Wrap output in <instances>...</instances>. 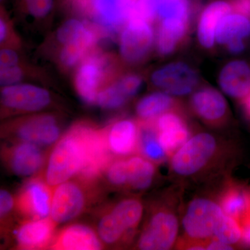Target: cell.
<instances>
[{
  "label": "cell",
  "instance_id": "cell-19",
  "mask_svg": "<svg viewBox=\"0 0 250 250\" xmlns=\"http://www.w3.org/2000/svg\"><path fill=\"white\" fill-rule=\"evenodd\" d=\"M134 0H92V11L96 24L112 34L129 21Z\"/></svg>",
  "mask_w": 250,
  "mask_h": 250
},
{
  "label": "cell",
  "instance_id": "cell-42",
  "mask_svg": "<svg viewBox=\"0 0 250 250\" xmlns=\"http://www.w3.org/2000/svg\"><path fill=\"white\" fill-rule=\"evenodd\" d=\"M7 33V28H6V23L2 19L0 21V40L1 42L4 41Z\"/></svg>",
  "mask_w": 250,
  "mask_h": 250
},
{
  "label": "cell",
  "instance_id": "cell-26",
  "mask_svg": "<svg viewBox=\"0 0 250 250\" xmlns=\"http://www.w3.org/2000/svg\"><path fill=\"white\" fill-rule=\"evenodd\" d=\"M250 37V18L235 13L224 16L215 31V40L221 45L233 41H244Z\"/></svg>",
  "mask_w": 250,
  "mask_h": 250
},
{
  "label": "cell",
  "instance_id": "cell-38",
  "mask_svg": "<svg viewBox=\"0 0 250 250\" xmlns=\"http://www.w3.org/2000/svg\"><path fill=\"white\" fill-rule=\"evenodd\" d=\"M242 230L241 241L250 248V208L239 222Z\"/></svg>",
  "mask_w": 250,
  "mask_h": 250
},
{
  "label": "cell",
  "instance_id": "cell-22",
  "mask_svg": "<svg viewBox=\"0 0 250 250\" xmlns=\"http://www.w3.org/2000/svg\"><path fill=\"white\" fill-rule=\"evenodd\" d=\"M222 90L231 98L242 100L250 93V65L235 60L224 66L219 75Z\"/></svg>",
  "mask_w": 250,
  "mask_h": 250
},
{
  "label": "cell",
  "instance_id": "cell-17",
  "mask_svg": "<svg viewBox=\"0 0 250 250\" xmlns=\"http://www.w3.org/2000/svg\"><path fill=\"white\" fill-rule=\"evenodd\" d=\"M190 105L194 113L205 123L218 126L226 120L228 106L226 100L220 92L205 87L197 90L192 95Z\"/></svg>",
  "mask_w": 250,
  "mask_h": 250
},
{
  "label": "cell",
  "instance_id": "cell-36",
  "mask_svg": "<svg viewBox=\"0 0 250 250\" xmlns=\"http://www.w3.org/2000/svg\"><path fill=\"white\" fill-rule=\"evenodd\" d=\"M14 200L12 195L7 190H1L0 192V214L1 218H4L14 208Z\"/></svg>",
  "mask_w": 250,
  "mask_h": 250
},
{
  "label": "cell",
  "instance_id": "cell-41",
  "mask_svg": "<svg viewBox=\"0 0 250 250\" xmlns=\"http://www.w3.org/2000/svg\"><path fill=\"white\" fill-rule=\"evenodd\" d=\"M241 104L244 113L250 119V93L247 95L246 98L242 99Z\"/></svg>",
  "mask_w": 250,
  "mask_h": 250
},
{
  "label": "cell",
  "instance_id": "cell-3",
  "mask_svg": "<svg viewBox=\"0 0 250 250\" xmlns=\"http://www.w3.org/2000/svg\"><path fill=\"white\" fill-rule=\"evenodd\" d=\"M143 213V206L139 199L129 197L121 200L99 220V237L108 245L131 239Z\"/></svg>",
  "mask_w": 250,
  "mask_h": 250
},
{
  "label": "cell",
  "instance_id": "cell-28",
  "mask_svg": "<svg viewBox=\"0 0 250 250\" xmlns=\"http://www.w3.org/2000/svg\"><path fill=\"white\" fill-rule=\"evenodd\" d=\"M177 103L167 93L156 92L141 99L136 106L137 116L143 121H152L166 112L175 110Z\"/></svg>",
  "mask_w": 250,
  "mask_h": 250
},
{
  "label": "cell",
  "instance_id": "cell-31",
  "mask_svg": "<svg viewBox=\"0 0 250 250\" xmlns=\"http://www.w3.org/2000/svg\"><path fill=\"white\" fill-rule=\"evenodd\" d=\"M213 238L231 246L237 244L242 240V230L239 223L231 217L225 215Z\"/></svg>",
  "mask_w": 250,
  "mask_h": 250
},
{
  "label": "cell",
  "instance_id": "cell-32",
  "mask_svg": "<svg viewBox=\"0 0 250 250\" xmlns=\"http://www.w3.org/2000/svg\"><path fill=\"white\" fill-rule=\"evenodd\" d=\"M86 24L76 19H70L62 24L57 31V38L64 45L78 41L83 35Z\"/></svg>",
  "mask_w": 250,
  "mask_h": 250
},
{
  "label": "cell",
  "instance_id": "cell-11",
  "mask_svg": "<svg viewBox=\"0 0 250 250\" xmlns=\"http://www.w3.org/2000/svg\"><path fill=\"white\" fill-rule=\"evenodd\" d=\"M84 164L78 175L81 181L91 183L111 163V152L106 144L104 131L87 126Z\"/></svg>",
  "mask_w": 250,
  "mask_h": 250
},
{
  "label": "cell",
  "instance_id": "cell-18",
  "mask_svg": "<svg viewBox=\"0 0 250 250\" xmlns=\"http://www.w3.org/2000/svg\"><path fill=\"white\" fill-rule=\"evenodd\" d=\"M57 223L48 217L43 219H30L20 225L16 231L18 248L22 250L42 249L54 240Z\"/></svg>",
  "mask_w": 250,
  "mask_h": 250
},
{
  "label": "cell",
  "instance_id": "cell-40",
  "mask_svg": "<svg viewBox=\"0 0 250 250\" xmlns=\"http://www.w3.org/2000/svg\"><path fill=\"white\" fill-rule=\"evenodd\" d=\"M233 246L213 238L207 242L206 250H233Z\"/></svg>",
  "mask_w": 250,
  "mask_h": 250
},
{
  "label": "cell",
  "instance_id": "cell-35",
  "mask_svg": "<svg viewBox=\"0 0 250 250\" xmlns=\"http://www.w3.org/2000/svg\"><path fill=\"white\" fill-rule=\"evenodd\" d=\"M22 77L21 67L13 66L1 68L0 71V84L1 86H9L16 84Z\"/></svg>",
  "mask_w": 250,
  "mask_h": 250
},
{
  "label": "cell",
  "instance_id": "cell-4",
  "mask_svg": "<svg viewBox=\"0 0 250 250\" xmlns=\"http://www.w3.org/2000/svg\"><path fill=\"white\" fill-rule=\"evenodd\" d=\"M220 205L206 197H197L187 205L182 218L184 239L207 242L214 238L215 233L225 218Z\"/></svg>",
  "mask_w": 250,
  "mask_h": 250
},
{
  "label": "cell",
  "instance_id": "cell-14",
  "mask_svg": "<svg viewBox=\"0 0 250 250\" xmlns=\"http://www.w3.org/2000/svg\"><path fill=\"white\" fill-rule=\"evenodd\" d=\"M4 159L9 170L20 177L36 174L45 163V155L40 146L22 141H17L5 149Z\"/></svg>",
  "mask_w": 250,
  "mask_h": 250
},
{
  "label": "cell",
  "instance_id": "cell-27",
  "mask_svg": "<svg viewBox=\"0 0 250 250\" xmlns=\"http://www.w3.org/2000/svg\"><path fill=\"white\" fill-rule=\"evenodd\" d=\"M188 21L176 18L163 19L156 36V49L161 55L175 50L187 34Z\"/></svg>",
  "mask_w": 250,
  "mask_h": 250
},
{
  "label": "cell",
  "instance_id": "cell-8",
  "mask_svg": "<svg viewBox=\"0 0 250 250\" xmlns=\"http://www.w3.org/2000/svg\"><path fill=\"white\" fill-rule=\"evenodd\" d=\"M85 205L86 196L80 184L67 181L54 188L51 218L57 224L66 223L81 214Z\"/></svg>",
  "mask_w": 250,
  "mask_h": 250
},
{
  "label": "cell",
  "instance_id": "cell-39",
  "mask_svg": "<svg viewBox=\"0 0 250 250\" xmlns=\"http://www.w3.org/2000/svg\"><path fill=\"white\" fill-rule=\"evenodd\" d=\"M231 5L236 13L250 18V0H232Z\"/></svg>",
  "mask_w": 250,
  "mask_h": 250
},
{
  "label": "cell",
  "instance_id": "cell-29",
  "mask_svg": "<svg viewBox=\"0 0 250 250\" xmlns=\"http://www.w3.org/2000/svg\"><path fill=\"white\" fill-rule=\"evenodd\" d=\"M139 152L156 164L164 162L169 157L161 145L154 121H143L140 126Z\"/></svg>",
  "mask_w": 250,
  "mask_h": 250
},
{
  "label": "cell",
  "instance_id": "cell-20",
  "mask_svg": "<svg viewBox=\"0 0 250 250\" xmlns=\"http://www.w3.org/2000/svg\"><path fill=\"white\" fill-rule=\"evenodd\" d=\"M104 133L111 153L127 156L139 152L140 126L132 120H120L111 125Z\"/></svg>",
  "mask_w": 250,
  "mask_h": 250
},
{
  "label": "cell",
  "instance_id": "cell-6",
  "mask_svg": "<svg viewBox=\"0 0 250 250\" xmlns=\"http://www.w3.org/2000/svg\"><path fill=\"white\" fill-rule=\"evenodd\" d=\"M155 174L154 163L143 156L118 159L110 163L106 169V178L112 185L135 190L150 187Z\"/></svg>",
  "mask_w": 250,
  "mask_h": 250
},
{
  "label": "cell",
  "instance_id": "cell-21",
  "mask_svg": "<svg viewBox=\"0 0 250 250\" xmlns=\"http://www.w3.org/2000/svg\"><path fill=\"white\" fill-rule=\"evenodd\" d=\"M98 233L83 225H72L62 230L51 243L52 250H97L103 248Z\"/></svg>",
  "mask_w": 250,
  "mask_h": 250
},
{
  "label": "cell",
  "instance_id": "cell-10",
  "mask_svg": "<svg viewBox=\"0 0 250 250\" xmlns=\"http://www.w3.org/2000/svg\"><path fill=\"white\" fill-rule=\"evenodd\" d=\"M153 84L171 95L183 96L191 93L198 82L197 72L184 62L167 64L151 77Z\"/></svg>",
  "mask_w": 250,
  "mask_h": 250
},
{
  "label": "cell",
  "instance_id": "cell-2",
  "mask_svg": "<svg viewBox=\"0 0 250 250\" xmlns=\"http://www.w3.org/2000/svg\"><path fill=\"white\" fill-rule=\"evenodd\" d=\"M86 125H77L54 146L45 171V182L57 187L78 174L84 164Z\"/></svg>",
  "mask_w": 250,
  "mask_h": 250
},
{
  "label": "cell",
  "instance_id": "cell-43",
  "mask_svg": "<svg viewBox=\"0 0 250 250\" xmlns=\"http://www.w3.org/2000/svg\"></svg>",
  "mask_w": 250,
  "mask_h": 250
},
{
  "label": "cell",
  "instance_id": "cell-1",
  "mask_svg": "<svg viewBox=\"0 0 250 250\" xmlns=\"http://www.w3.org/2000/svg\"><path fill=\"white\" fill-rule=\"evenodd\" d=\"M223 146L210 133L193 135L171 156L170 172L176 178H198L218 164Z\"/></svg>",
  "mask_w": 250,
  "mask_h": 250
},
{
  "label": "cell",
  "instance_id": "cell-16",
  "mask_svg": "<svg viewBox=\"0 0 250 250\" xmlns=\"http://www.w3.org/2000/svg\"><path fill=\"white\" fill-rule=\"evenodd\" d=\"M1 103L6 107L23 111H37L50 103V95L44 88L30 84L5 86L1 92Z\"/></svg>",
  "mask_w": 250,
  "mask_h": 250
},
{
  "label": "cell",
  "instance_id": "cell-12",
  "mask_svg": "<svg viewBox=\"0 0 250 250\" xmlns=\"http://www.w3.org/2000/svg\"><path fill=\"white\" fill-rule=\"evenodd\" d=\"M11 134L17 141L33 143L41 147L55 143L60 136V129L53 116L40 115L16 125Z\"/></svg>",
  "mask_w": 250,
  "mask_h": 250
},
{
  "label": "cell",
  "instance_id": "cell-7",
  "mask_svg": "<svg viewBox=\"0 0 250 250\" xmlns=\"http://www.w3.org/2000/svg\"><path fill=\"white\" fill-rule=\"evenodd\" d=\"M154 34L149 22L143 20H129L120 38V52L125 62H141L152 48Z\"/></svg>",
  "mask_w": 250,
  "mask_h": 250
},
{
  "label": "cell",
  "instance_id": "cell-24",
  "mask_svg": "<svg viewBox=\"0 0 250 250\" xmlns=\"http://www.w3.org/2000/svg\"><path fill=\"white\" fill-rule=\"evenodd\" d=\"M231 4L223 1H213L204 9L197 27L199 42L205 48L210 49L214 45L215 31L220 20L231 13Z\"/></svg>",
  "mask_w": 250,
  "mask_h": 250
},
{
  "label": "cell",
  "instance_id": "cell-30",
  "mask_svg": "<svg viewBox=\"0 0 250 250\" xmlns=\"http://www.w3.org/2000/svg\"><path fill=\"white\" fill-rule=\"evenodd\" d=\"M157 15L163 19L177 18L188 21L189 9L187 0H155Z\"/></svg>",
  "mask_w": 250,
  "mask_h": 250
},
{
  "label": "cell",
  "instance_id": "cell-34",
  "mask_svg": "<svg viewBox=\"0 0 250 250\" xmlns=\"http://www.w3.org/2000/svg\"><path fill=\"white\" fill-rule=\"evenodd\" d=\"M29 14L36 18H42L53 6V0H27Z\"/></svg>",
  "mask_w": 250,
  "mask_h": 250
},
{
  "label": "cell",
  "instance_id": "cell-15",
  "mask_svg": "<svg viewBox=\"0 0 250 250\" xmlns=\"http://www.w3.org/2000/svg\"><path fill=\"white\" fill-rule=\"evenodd\" d=\"M154 123L161 145L169 157L191 137V131L187 121L176 109L158 117Z\"/></svg>",
  "mask_w": 250,
  "mask_h": 250
},
{
  "label": "cell",
  "instance_id": "cell-23",
  "mask_svg": "<svg viewBox=\"0 0 250 250\" xmlns=\"http://www.w3.org/2000/svg\"><path fill=\"white\" fill-rule=\"evenodd\" d=\"M142 82V78L134 74L122 77L113 84L99 93L96 103L106 109L123 107L139 91Z\"/></svg>",
  "mask_w": 250,
  "mask_h": 250
},
{
  "label": "cell",
  "instance_id": "cell-25",
  "mask_svg": "<svg viewBox=\"0 0 250 250\" xmlns=\"http://www.w3.org/2000/svg\"><path fill=\"white\" fill-rule=\"evenodd\" d=\"M219 205L225 214L239 223L250 208V190L236 182H228L220 193Z\"/></svg>",
  "mask_w": 250,
  "mask_h": 250
},
{
  "label": "cell",
  "instance_id": "cell-13",
  "mask_svg": "<svg viewBox=\"0 0 250 250\" xmlns=\"http://www.w3.org/2000/svg\"><path fill=\"white\" fill-rule=\"evenodd\" d=\"M108 68V62L103 55L92 56L81 64L75 76V88L83 101L97 103L98 90Z\"/></svg>",
  "mask_w": 250,
  "mask_h": 250
},
{
  "label": "cell",
  "instance_id": "cell-33",
  "mask_svg": "<svg viewBox=\"0 0 250 250\" xmlns=\"http://www.w3.org/2000/svg\"><path fill=\"white\" fill-rule=\"evenodd\" d=\"M156 16L158 15L155 0H136L131 4L129 20L136 18L149 22Z\"/></svg>",
  "mask_w": 250,
  "mask_h": 250
},
{
  "label": "cell",
  "instance_id": "cell-5",
  "mask_svg": "<svg viewBox=\"0 0 250 250\" xmlns=\"http://www.w3.org/2000/svg\"><path fill=\"white\" fill-rule=\"evenodd\" d=\"M179 228L176 208L170 203L156 206L149 215L137 242L138 249H172L177 241Z\"/></svg>",
  "mask_w": 250,
  "mask_h": 250
},
{
  "label": "cell",
  "instance_id": "cell-37",
  "mask_svg": "<svg viewBox=\"0 0 250 250\" xmlns=\"http://www.w3.org/2000/svg\"><path fill=\"white\" fill-rule=\"evenodd\" d=\"M18 62V54L9 49H3L0 52V67L5 68L16 66Z\"/></svg>",
  "mask_w": 250,
  "mask_h": 250
},
{
  "label": "cell",
  "instance_id": "cell-9",
  "mask_svg": "<svg viewBox=\"0 0 250 250\" xmlns=\"http://www.w3.org/2000/svg\"><path fill=\"white\" fill-rule=\"evenodd\" d=\"M49 187L47 182L38 178L26 183L16 200L20 213L29 219L50 217L53 192Z\"/></svg>",
  "mask_w": 250,
  "mask_h": 250
}]
</instances>
